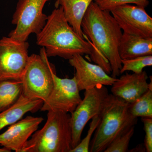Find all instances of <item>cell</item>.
<instances>
[{
	"label": "cell",
	"instance_id": "13",
	"mask_svg": "<svg viewBox=\"0 0 152 152\" xmlns=\"http://www.w3.org/2000/svg\"><path fill=\"white\" fill-rule=\"evenodd\" d=\"M148 74L145 71L140 74L126 73L117 79L112 86V94L129 103L139 99L149 88H152V79L148 83Z\"/></svg>",
	"mask_w": 152,
	"mask_h": 152
},
{
	"label": "cell",
	"instance_id": "12",
	"mask_svg": "<svg viewBox=\"0 0 152 152\" xmlns=\"http://www.w3.org/2000/svg\"><path fill=\"white\" fill-rule=\"evenodd\" d=\"M43 120L42 117L28 116L10 125L5 132L0 134V146L11 152H20Z\"/></svg>",
	"mask_w": 152,
	"mask_h": 152
},
{
	"label": "cell",
	"instance_id": "2",
	"mask_svg": "<svg viewBox=\"0 0 152 152\" xmlns=\"http://www.w3.org/2000/svg\"><path fill=\"white\" fill-rule=\"evenodd\" d=\"M37 37V44L45 48L48 57L59 56L69 60L77 54L90 56L93 52L90 41L86 40L75 32L60 6L48 17Z\"/></svg>",
	"mask_w": 152,
	"mask_h": 152
},
{
	"label": "cell",
	"instance_id": "6",
	"mask_svg": "<svg viewBox=\"0 0 152 152\" xmlns=\"http://www.w3.org/2000/svg\"><path fill=\"white\" fill-rule=\"evenodd\" d=\"M106 86L99 85L86 90L84 97L71 115L72 149L80 143L86 125L96 116H101L113 95Z\"/></svg>",
	"mask_w": 152,
	"mask_h": 152
},
{
	"label": "cell",
	"instance_id": "4",
	"mask_svg": "<svg viewBox=\"0 0 152 152\" xmlns=\"http://www.w3.org/2000/svg\"><path fill=\"white\" fill-rule=\"evenodd\" d=\"M129 105V103L113 95L101 115L90 152H104L118 136L137 124V118L131 115Z\"/></svg>",
	"mask_w": 152,
	"mask_h": 152
},
{
	"label": "cell",
	"instance_id": "8",
	"mask_svg": "<svg viewBox=\"0 0 152 152\" xmlns=\"http://www.w3.org/2000/svg\"><path fill=\"white\" fill-rule=\"evenodd\" d=\"M29 44L10 37L0 39V80H20L28 63Z\"/></svg>",
	"mask_w": 152,
	"mask_h": 152
},
{
	"label": "cell",
	"instance_id": "10",
	"mask_svg": "<svg viewBox=\"0 0 152 152\" xmlns=\"http://www.w3.org/2000/svg\"><path fill=\"white\" fill-rule=\"evenodd\" d=\"M145 8L126 4L109 11L124 33L142 37L152 38V18Z\"/></svg>",
	"mask_w": 152,
	"mask_h": 152
},
{
	"label": "cell",
	"instance_id": "17",
	"mask_svg": "<svg viewBox=\"0 0 152 152\" xmlns=\"http://www.w3.org/2000/svg\"><path fill=\"white\" fill-rule=\"evenodd\" d=\"M23 94L21 80H0V112L12 106Z\"/></svg>",
	"mask_w": 152,
	"mask_h": 152
},
{
	"label": "cell",
	"instance_id": "14",
	"mask_svg": "<svg viewBox=\"0 0 152 152\" xmlns=\"http://www.w3.org/2000/svg\"><path fill=\"white\" fill-rule=\"evenodd\" d=\"M44 101L31 99L22 94L19 99L10 108L0 112V131L21 119L29 112L34 113L40 110Z\"/></svg>",
	"mask_w": 152,
	"mask_h": 152
},
{
	"label": "cell",
	"instance_id": "22",
	"mask_svg": "<svg viewBox=\"0 0 152 152\" xmlns=\"http://www.w3.org/2000/svg\"><path fill=\"white\" fill-rule=\"evenodd\" d=\"M94 2L101 9L110 11L111 9L118 6L126 4H135L136 5L145 8L149 4L148 0H94Z\"/></svg>",
	"mask_w": 152,
	"mask_h": 152
},
{
	"label": "cell",
	"instance_id": "11",
	"mask_svg": "<svg viewBox=\"0 0 152 152\" xmlns=\"http://www.w3.org/2000/svg\"><path fill=\"white\" fill-rule=\"evenodd\" d=\"M75 69V75L80 91L91 89L99 85L112 86L116 78L109 75L99 65L91 64L81 55L77 54L69 60Z\"/></svg>",
	"mask_w": 152,
	"mask_h": 152
},
{
	"label": "cell",
	"instance_id": "9",
	"mask_svg": "<svg viewBox=\"0 0 152 152\" xmlns=\"http://www.w3.org/2000/svg\"><path fill=\"white\" fill-rule=\"evenodd\" d=\"M53 87L40 109L42 111H58L72 113L81 102L75 77L61 78L53 73Z\"/></svg>",
	"mask_w": 152,
	"mask_h": 152
},
{
	"label": "cell",
	"instance_id": "16",
	"mask_svg": "<svg viewBox=\"0 0 152 152\" xmlns=\"http://www.w3.org/2000/svg\"><path fill=\"white\" fill-rule=\"evenodd\" d=\"M94 0H57L56 8L61 7L69 24L81 37L85 39L81 24L85 14Z\"/></svg>",
	"mask_w": 152,
	"mask_h": 152
},
{
	"label": "cell",
	"instance_id": "19",
	"mask_svg": "<svg viewBox=\"0 0 152 152\" xmlns=\"http://www.w3.org/2000/svg\"><path fill=\"white\" fill-rule=\"evenodd\" d=\"M122 68L120 74L127 71H132L133 73L140 74L144 68L152 66V55L137 57L129 59H121Z\"/></svg>",
	"mask_w": 152,
	"mask_h": 152
},
{
	"label": "cell",
	"instance_id": "5",
	"mask_svg": "<svg viewBox=\"0 0 152 152\" xmlns=\"http://www.w3.org/2000/svg\"><path fill=\"white\" fill-rule=\"evenodd\" d=\"M44 48L40 55L30 56L20 80L23 94L31 99L44 101L48 97L53 87V73L54 66L49 61Z\"/></svg>",
	"mask_w": 152,
	"mask_h": 152
},
{
	"label": "cell",
	"instance_id": "24",
	"mask_svg": "<svg viewBox=\"0 0 152 152\" xmlns=\"http://www.w3.org/2000/svg\"><path fill=\"white\" fill-rule=\"evenodd\" d=\"M10 151L7 149L6 148H0V152H10Z\"/></svg>",
	"mask_w": 152,
	"mask_h": 152
},
{
	"label": "cell",
	"instance_id": "3",
	"mask_svg": "<svg viewBox=\"0 0 152 152\" xmlns=\"http://www.w3.org/2000/svg\"><path fill=\"white\" fill-rule=\"evenodd\" d=\"M46 122L25 143L20 152H70L72 149L71 115L48 111Z\"/></svg>",
	"mask_w": 152,
	"mask_h": 152
},
{
	"label": "cell",
	"instance_id": "18",
	"mask_svg": "<svg viewBox=\"0 0 152 152\" xmlns=\"http://www.w3.org/2000/svg\"><path fill=\"white\" fill-rule=\"evenodd\" d=\"M129 110L133 116L152 118V88H149L134 102L129 103Z\"/></svg>",
	"mask_w": 152,
	"mask_h": 152
},
{
	"label": "cell",
	"instance_id": "15",
	"mask_svg": "<svg viewBox=\"0 0 152 152\" xmlns=\"http://www.w3.org/2000/svg\"><path fill=\"white\" fill-rule=\"evenodd\" d=\"M118 53L121 59L152 55V38H143L123 33Z\"/></svg>",
	"mask_w": 152,
	"mask_h": 152
},
{
	"label": "cell",
	"instance_id": "21",
	"mask_svg": "<svg viewBox=\"0 0 152 152\" xmlns=\"http://www.w3.org/2000/svg\"><path fill=\"white\" fill-rule=\"evenodd\" d=\"M100 116H96L93 118L90 123L89 129L87 135L75 147L72 149L70 152H90V141L95 130L101 121Z\"/></svg>",
	"mask_w": 152,
	"mask_h": 152
},
{
	"label": "cell",
	"instance_id": "23",
	"mask_svg": "<svg viewBox=\"0 0 152 152\" xmlns=\"http://www.w3.org/2000/svg\"><path fill=\"white\" fill-rule=\"evenodd\" d=\"M145 135L144 147L145 151L152 152V118H142Z\"/></svg>",
	"mask_w": 152,
	"mask_h": 152
},
{
	"label": "cell",
	"instance_id": "20",
	"mask_svg": "<svg viewBox=\"0 0 152 152\" xmlns=\"http://www.w3.org/2000/svg\"><path fill=\"white\" fill-rule=\"evenodd\" d=\"M135 126L129 128L118 136L104 152H126L129 151L131 139L134 133Z\"/></svg>",
	"mask_w": 152,
	"mask_h": 152
},
{
	"label": "cell",
	"instance_id": "7",
	"mask_svg": "<svg viewBox=\"0 0 152 152\" xmlns=\"http://www.w3.org/2000/svg\"><path fill=\"white\" fill-rule=\"evenodd\" d=\"M50 0H19L12 23L15 28L8 37L18 40L26 42L31 34L40 31L48 17L43 12L44 6Z\"/></svg>",
	"mask_w": 152,
	"mask_h": 152
},
{
	"label": "cell",
	"instance_id": "1",
	"mask_svg": "<svg viewBox=\"0 0 152 152\" xmlns=\"http://www.w3.org/2000/svg\"><path fill=\"white\" fill-rule=\"evenodd\" d=\"M81 28L85 39L93 47L92 60L113 77L119 76L122 64L118 47L123 33L110 12L92 2L82 21Z\"/></svg>",
	"mask_w": 152,
	"mask_h": 152
}]
</instances>
